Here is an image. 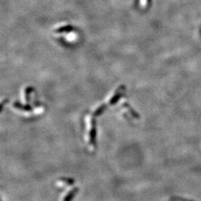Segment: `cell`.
<instances>
[{"label":"cell","instance_id":"6da1fadb","mask_svg":"<svg viewBox=\"0 0 201 201\" xmlns=\"http://www.w3.org/2000/svg\"><path fill=\"white\" fill-rule=\"evenodd\" d=\"M90 129L89 132V136H90V143L92 145H95L96 142V121L93 118H91L90 122Z\"/></svg>","mask_w":201,"mask_h":201},{"label":"cell","instance_id":"7a4b0ae2","mask_svg":"<svg viewBox=\"0 0 201 201\" xmlns=\"http://www.w3.org/2000/svg\"><path fill=\"white\" fill-rule=\"evenodd\" d=\"M124 89H125L124 86H121V87H119L117 89V90L116 91V92H115V94L113 95V96L112 97L111 99L110 100V102H109L110 105H114L115 104H116L118 102V100H119L120 98L122 97V95H124Z\"/></svg>","mask_w":201,"mask_h":201},{"label":"cell","instance_id":"3957f363","mask_svg":"<svg viewBox=\"0 0 201 201\" xmlns=\"http://www.w3.org/2000/svg\"><path fill=\"white\" fill-rule=\"evenodd\" d=\"M13 106L16 109H18V110H22V111L28 112L31 110V106L30 105L22 104L21 103H19V102H14L13 103Z\"/></svg>","mask_w":201,"mask_h":201},{"label":"cell","instance_id":"277c9868","mask_svg":"<svg viewBox=\"0 0 201 201\" xmlns=\"http://www.w3.org/2000/svg\"><path fill=\"white\" fill-rule=\"evenodd\" d=\"M78 191V188H72L71 191H69V192L66 195V196L64 197L63 200V201H71L73 199L74 197L75 196V195L77 194Z\"/></svg>","mask_w":201,"mask_h":201},{"label":"cell","instance_id":"5b68a950","mask_svg":"<svg viewBox=\"0 0 201 201\" xmlns=\"http://www.w3.org/2000/svg\"><path fill=\"white\" fill-rule=\"evenodd\" d=\"M73 27L71 26V25H66V26L61 27V28H58L57 29H55L54 31V32L55 34H63V33H68L70 32L73 30Z\"/></svg>","mask_w":201,"mask_h":201},{"label":"cell","instance_id":"8992f818","mask_svg":"<svg viewBox=\"0 0 201 201\" xmlns=\"http://www.w3.org/2000/svg\"><path fill=\"white\" fill-rule=\"evenodd\" d=\"M106 110V105L104 104H102L101 105V106H98V108H97L96 110H95V112H94L93 115L95 116H99L100 115H102V113L104 112V110Z\"/></svg>","mask_w":201,"mask_h":201},{"label":"cell","instance_id":"52a82bcc","mask_svg":"<svg viewBox=\"0 0 201 201\" xmlns=\"http://www.w3.org/2000/svg\"><path fill=\"white\" fill-rule=\"evenodd\" d=\"M32 91L33 87H27V88L25 89V101H26V102H29V97Z\"/></svg>","mask_w":201,"mask_h":201},{"label":"cell","instance_id":"ba28073f","mask_svg":"<svg viewBox=\"0 0 201 201\" xmlns=\"http://www.w3.org/2000/svg\"><path fill=\"white\" fill-rule=\"evenodd\" d=\"M124 106H126L127 109H128V110H129V113H130L131 115H132V116H133V118H139V115H138L137 113H136V112H135L133 110L132 108H131L130 106V105L128 104H124Z\"/></svg>","mask_w":201,"mask_h":201},{"label":"cell","instance_id":"9c48e42d","mask_svg":"<svg viewBox=\"0 0 201 201\" xmlns=\"http://www.w3.org/2000/svg\"><path fill=\"white\" fill-rule=\"evenodd\" d=\"M61 180L68 185H73L74 183H75V180L72 178H65V177H62V178H61Z\"/></svg>","mask_w":201,"mask_h":201},{"label":"cell","instance_id":"30bf717a","mask_svg":"<svg viewBox=\"0 0 201 201\" xmlns=\"http://www.w3.org/2000/svg\"><path fill=\"white\" fill-rule=\"evenodd\" d=\"M148 2H150V0H142V4L144 5H146L148 4Z\"/></svg>","mask_w":201,"mask_h":201}]
</instances>
